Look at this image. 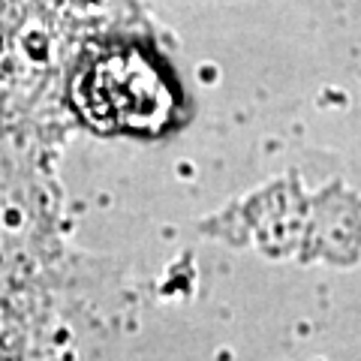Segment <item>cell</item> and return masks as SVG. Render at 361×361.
Here are the masks:
<instances>
[{
    "mask_svg": "<svg viewBox=\"0 0 361 361\" xmlns=\"http://www.w3.org/2000/svg\"><path fill=\"white\" fill-rule=\"evenodd\" d=\"M169 106L163 78L139 54H109L82 78V111L111 130H154Z\"/></svg>",
    "mask_w": 361,
    "mask_h": 361,
    "instance_id": "6da1fadb",
    "label": "cell"
}]
</instances>
